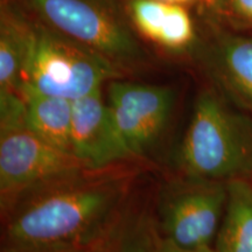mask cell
<instances>
[{"mask_svg": "<svg viewBox=\"0 0 252 252\" xmlns=\"http://www.w3.org/2000/svg\"><path fill=\"white\" fill-rule=\"evenodd\" d=\"M204 63L222 96L252 116V37L219 32L207 47Z\"/></svg>", "mask_w": 252, "mask_h": 252, "instance_id": "obj_9", "label": "cell"}, {"mask_svg": "<svg viewBox=\"0 0 252 252\" xmlns=\"http://www.w3.org/2000/svg\"><path fill=\"white\" fill-rule=\"evenodd\" d=\"M27 2L47 26L96 50L117 65L143 59V50L127 25L104 0Z\"/></svg>", "mask_w": 252, "mask_h": 252, "instance_id": "obj_4", "label": "cell"}, {"mask_svg": "<svg viewBox=\"0 0 252 252\" xmlns=\"http://www.w3.org/2000/svg\"><path fill=\"white\" fill-rule=\"evenodd\" d=\"M32 24L8 6L0 20V90L21 94V75L30 46Z\"/></svg>", "mask_w": 252, "mask_h": 252, "instance_id": "obj_12", "label": "cell"}, {"mask_svg": "<svg viewBox=\"0 0 252 252\" xmlns=\"http://www.w3.org/2000/svg\"><path fill=\"white\" fill-rule=\"evenodd\" d=\"M2 252H18V251L9 250V249H4V251ZM67 252H91V250H78V251H67Z\"/></svg>", "mask_w": 252, "mask_h": 252, "instance_id": "obj_17", "label": "cell"}, {"mask_svg": "<svg viewBox=\"0 0 252 252\" xmlns=\"http://www.w3.org/2000/svg\"><path fill=\"white\" fill-rule=\"evenodd\" d=\"M26 125L37 137L58 149L71 152L72 102L61 97L23 90Z\"/></svg>", "mask_w": 252, "mask_h": 252, "instance_id": "obj_10", "label": "cell"}, {"mask_svg": "<svg viewBox=\"0 0 252 252\" xmlns=\"http://www.w3.org/2000/svg\"><path fill=\"white\" fill-rule=\"evenodd\" d=\"M223 13L237 23L252 26V0H216Z\"/></svg>", "mask_w": 252, "mask_h": 252, "instance_id": "obj_15", "label": "cell"}, {"mask_svg": "<svg viewBox=\"0 0 252 252\" xmlns=\"http://www.w3.org/2000/svg\"><path fill=\"white\" fill-rule=\"evenodd\" d=\"M154 252H216V250L212 247H204V248H196V249H188L179 247L168 241V239L163 238L161 242L157 244V248Z\"/></svg>", "mask_w": 252, "mask_h": 252, "instance_id": "obj_16", "label": "cell"}, {"mask_svg": "<svg viewBox=\"0 0 252 252\" xmlns=\"http://www.w3.org/2000/svg\"><path fill=\"white\" fill-rule=\"evenodd\" d=\"M189 181L229 182L252 175V116L224 97H197L178 154Z\"/></svg>", "mask_w": 252, "mask_h": 252, "instance_id": "obj_2", "label": "cell"}, {"mask_svg": "<svg viewBox=\"0 0 252 252\" xmlns=\"http://www.w3.org/2000/svg\"><path fill=\"white\" fill-rule=\"evenodd\" d=\"M226 203V182L189 181L169 191L160 206L165 239L182 248L212 247Z\"/></svg>", "mask_w": 252, "mask_h": 252, "instance_id": "obj_7", "label": "cell"}, {"mask_svg": "<svg viewBox=\"0 0 252 252\" xmlns=\"http://www.w3.org/2000/svg\"><path fill=\"white\" fill-rule=\"evenodd\" d=\"M157 244L150 224L141 219L119 232L105 252H154Z\"/></svg>", "mask_w": 252, "mask_h": 252, "instance_id": "obj_14", "label": "cell"}, {"mask_svg": "<svg viewBox=\"0 0 252 252\" xmlns=\"http://www.w3.org/2000/svg\"><path fill=\"white\" fill-rule=\"evenodd\" d=\"M117 75V64L96 50L45 24H32L21 91H35L74 102L100 89Z\"/></svg>", "mask_w": 252, "mask_h": 252, "instance_id": "obj_3", "label": "cell"}, {"mask_svg": "<svg viewBox=\"0 0 252 252\" xmlns=\"http://www.w3.org/2000/svg\"><path fill=\"white\" fill-rule=\"evenodd\" d=\"M90 171L72 153L47 143L27 125L0 128V191L2 209L31 189Z\"/></svg>", "mask_w": 252, "mask_h": 252, "instance_id": "obj_5", "label": "cell"}, {"mask_svg": "<svg viewBox=\"0 0 252 252\" xmlns=\"http://www.w3.org/2000/svg\"><path fill=\"white\" fill-rule=\"evenodd\" d=\"M171 4L162 0H132L130 4L137 30L157 45L165 27Z\"/></svg>", "mask_w": 252, "mask_h": 252, "instance_id": "obj_13", "label": "cell"}, {"mask_svg": "<svg viewBox=\"0 0 252 252\" xmlns=\"http://www.w3.org/2000/svg\"><path fill=\"white\" fill-rule=\"evenodd\" d=\"M216 252H252V182H226L224 215L215 239Z\"/></svg>", "mask_w": 252, "mask_h": 252, "instance_id": "obj_11", "label": "cell"}, {"mask_svg": "<svg viewBox=\"0 0 252 252\" xmlns=\"http://www.w3.org/2000/svg\"><path fill=\"white\" fill-rule=\"evenodd\" d=\"M162 1H167V2H174V4H176V0H162Z\"/></svg>", "mask_w": 252, "mask_h": 252, "instance_id": "obj_19", "label": "cell"}, {"mask_svg": "<svg viewBox=\"0 0 252 252\" xmlns=\"http://www.w3.org/2000/svg\"><path fill=\"white\" fill-rule=\"evenodd\" d=\"M106 102L131 156L145 157L168 125L175 94L168 87L112 80Z\"/></svg>", "mask_w": 252, "mask_h": 252, "instance_id": "obj_6", "label": "cell"}, {"mask_svg": "<svg viewBox=\"0 0 252 252\" xmlns=\"http://www.w3.org/2000/svg\"><path fill=\"white\" fill-rule=\"evenodd\" d=\"M191 1V0H176V4H180V2H188Z\"/></svg>", "mask_w": 252, "mask_h": 252, "instance_id": "obj_18", "label": "cell"}, {"mask_svg": "<svg viewBox=\"0 0 252 252\" xmlns=\"http://www.w3.org/2000/svg\"><path fill=\"white\" fill-rule=\"evenodd\" d=\"M126 175L84 171L31 189L4 209L6 248L18 252L91 250L108 236L128 189Z\"/></svg>", "mask_w": 252, "mask_h": 252, "instance_id": "obj_1", "label": "cell"}, {"mask_svg": "<svg viewBox=\"0 0 252 252\" xmlns=\"http://www.w3.org/2000/svg\"><path fill=\"white\" fill-rule=\"evenodd\" d=\"M71 152L90 171H106L133 158L115 124L102 88L72 102Z\"/></svg>", "mask_w": 252, "mask_h": 252, "instance_id": "obj_8", "label": "cell"}]
</instances>
